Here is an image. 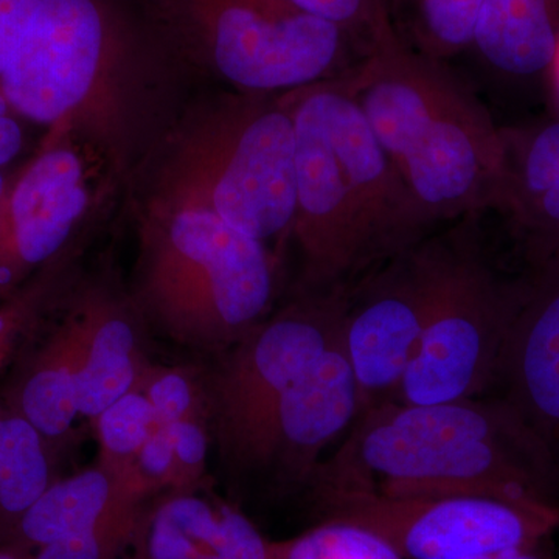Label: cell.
Returning <instances> with one entry per match:
<instances>
[{
  "instance_id": "1",
  "label": "cell",
  "mask_w": 559,
  "mask_h": 559,
  "mask_svg": "<svg viewBox=\"0 0 559 559\" xmlns=\"http://www.w3.org/2000/svg\"><path fill=\"white\" fill-rule=\"evenodd\" d=\"M323 496H503L559 503V460L503 399L384 403L362 412L312 474Z\"/></svg>"
},
{
  "instance_id": "2",
  "label": "cell",
  "mask_w": 559,
  "mask_h": 559,
  "mask_svg": "<svg viewBox=\"0 0 559 559\" xmlns=\"http://www.w3.org/2000/svg\"><path fill=\"white\" fill-rule=\"evenodd\" d=\"M296 134V230L307 280L341 288L426 238L423 215L341 76L301 87Z\"/></svg>"
},
{
  "instance_id": "3",
  "label": "cell",
  "mask_w": 559,
  "mask_h": 559,
  "mask_svg": "<svg viewBox=\"0 0 559 559\" xmlns=\"http://www.w3.org/2000/svg\"><path fill=\"white\" fill-rule=\"evenodd\" d=\"M341 80L432 226L495 209L502 128L439 60L393 33Z\"/></svg>"
},
{
  "instance_id": "4",
  "label": "cell",
  "mask_w": 559,
  "mask_h": 559,
  "mask_svg": "<svg viewBox=\"0 0 559 559\" xmlns=\"http://www.w3.org/2000/svg\"><path fill=\"white\" fill-rule=\"evenodd\" d=\"M148 249L143 301L179 344L218 355L270 310L275 293L270 250L215 210L176 213Z\"/></svg>"
},
{
  "instance_id": "5",
  "label": "cell",
  "mask_w": 559,
  "mask_h": 559,
  "mask_svg": "<svg viewBox=\"0 0 559 559\" xmlns=\"http://www.w3.org/2000/svg\"><path fill=\"white\" fill-rule=\"evenodd\" d=\"M345 286L318 290L261 320L205 369L210 430L221 463L255 471L261 437L280 401L337 340L347 311Z\"/></svg>"
},
{
  "instance_id": "6",
  "label": "cell",
  "mask_w": 559,
  "mask_h": 559,
  "mask_svg": "<svg viewBox=\"0 0 559 559\" xmlns=\"http://www.w3.org/2000/svg\"><path fill=\"white\" fill-rule=\"evenodd\" d=\"M473 235L465 224L454 229L439 296L392 403L477 399L498 381L522 282L500 278Z\"/></svg>"
},
{
  "instance_id": "7",
  "label": "cell",
  "mask_w": 559,
  "mask_h": 559,
  "mask_svg": "<svg viewBox=\"0 0 559 559\" xmlns=\"http://www.w3.org/2000/svg\"><path fill=\"white\" fill-rule=\"evenodd\" d=\"M323 518L380 533L404 559H463L532 546L559 530V503L503 496H388L352 491L314 500Z\"/></svg>"
},
{
  "instance_id": "8",
  "label": "cell",
  "mask_w": 559,
  "mask_h": 559,
  "mask_svg": "<svg viewBox=\"0 0 559 559\" xmlns=\"http://www.w3.org/2000/svg\"><path fill=\"white\" fill-rule=\"evenodd\" d=\"M452 238L454 230L423 238L348 290L342 342L358 382L360 414L395 401L439 296Z\"/></svg>"
},
{
  "instance_id": "9",
  "label": "cell",
  "mask_w": 559,
  "mask_h": 559,
  "mask_svg": "<svg viewBox=\"0 0 559 559\" xmlns=\"http://www.w3.org/2000/svg\"><path fill=\"white\" fill-rule=\"evenodd\" d=\"M102 20L92 0H40L0 75L11 109L57 123L91 91L102 55Z\"/></svg>"
},
{
  "instance_id": "10",
  "label": "cell",
  "mask_w": 559,
  "mask_h": 559,
  "mask_svg": "<svg viewBox=\"0 0 559 559\" xmlns=\"http://www.w3.org/2000/svg\"><path fill=\"white\" fill-rule=\"evenodd\" d=\"M345 33L290 5L267 10L238 3L216 24L215 62L245 90H301L320 83L340 64Z\"/></svg>"
},
{
  "instance_id": "11",
  "label": "cell",
  "mask_w": 559,
  "mask_h": 559,
  "mask_svg": "<svg viewBox=\"0 0 559 559\" xmlns=\"http://www.w3.org/2000/svg\"><path fill=\"white\" fill-rule=\"evenodd\" d=\"M212 210L263 242L293 229L297 173L289 108L257 106L242 112L213 186Z\"/></svg>"
},
{
  "instance_id": "12",
  "label": "cell",
  "mask_w": 559,
  "mask_h": 559,
  "mask_svg": "<svg viewBox=\"0 0 559 559\" xmlns=\"http://www.w3.org/2000/svg\"><path fill=\"white\" fill-rule=\"evenodd\" d=\"M360 414V396L342 331L280 401L259 448L255 471L280 488L308 487L323 451Z\"/></svg>"
},
{
  "instance_id": "13",
  "label": "cell",
  "mask_w": 559,
  "mask_h": 559,
  "mask_svg": "<svg viewBox=\"0 0 559 559\" xmlns=\"http://www.w3.org/2000/svg\"><path fill=\"white\" fill-rule=\"evenodd\" d=\"M83 165L68 148L43 151L0 201V304L64 248L83 215Z\"/></svg>"
},
{
  "instance_id": "14",
  "label": "cell",
  "mask_w": 559,
  "mask_h": 559,
  "mask_svg": "<svg viewBox=\"0 0 559 559\" xmlns=\"http://www.w3.org/2000/svg\"><path fill=\"white\" fill-rule=\"evenodd\" d=\"M498 381L503 400L559 460V260L522 282Z\"/></svg>"
},
{
  "instance_id": "15",
  "label": "cell",
  "mask_w": 559,
  "mask_h": 559,
  "mask_svg": "<svg viewBox=\"0 0 559 559\" xmlns=\"http://www.w3.org/2000/svg\"><path fill=\"white\" fill-rule=\"evenodd\" d=\"M128 559H272L271 539L242 511L204 488L151 498Z\"/></svg>"
},
{
  "instance_id": "16",
  "label": "cell",
  "mask_w": 559,
  "mask_h": 559,
  "mask_svg": "<svg viewBox=\"0 0 559 559\" xmlns=\"http://www.w3.org/2000/svg\"><path fill=\"white\" fill-rule=\"evenodd\" d=\"M503 175L495 209L532 270L559 260V120L502 128Z\"/></svg>"
},
{
  "instance_id": "17",
  "label": "cell",
  "mask_w": 559,
  "mask_h": 559,
  "mask_svg": "<svg viewBox=\"0 0 559 559\" xmlns=\"http://www.w3.org/2000/svg\"><path fill=\"white\" fill-rule=\"evenodd\" d=\"M80 329L75 314L20 359L5 409L27 419L57 457L80 417Z\"/></svg>"
},
{
  "instance_id": "18",
  "label": "cell",
  "mask_w": 559,
  "mask_h": 559,
  "mask_svg": "<svg viewBox=\"0 0 559 559\" xmlns=\"http://www.w3.org/2000/svg\"><path fill=\"white\" fill-rule=\"evenodd\" d=\"M80 329V417L92 423L138 388L150 366L142 322L123 305L91 296L73 312Z\"/></svg>"
},
{
  "instance_id": "19",
  "label": "cell",
  "mask_w": 559,
  "mask_h": 559,
  "mask_svg": "<svg viewBox=\"0 0 559 559\" xmlns=\"http://www.w3.org/2000/svg\"><path fill=\"white\" fill-rule=\"evenodd\" d=\"M146 500L131 484L97 462L73 476L55 480L25 513L3 547L28 554L138 510Z\"/></svg>"
},
{
  "instance_id": "20",
  "label": "cell",
  "mask_w": 559,
  "mask_h": 559,
  "mask_svg": "<svg viewBox=\"0 0 559 559\" xmlns=\"http://www.w3.org/2000/svg\"><path fill=\"white\" fill-rule=\"evenodd\" d=\"M558 40L550 0H484L473 38L481 57L511 76L550 70Z\"/></svg>"
},
{
  "instance_id": "21",
  "label": "cell",
  "mask_w": 559,
  "mask_h": 559,
  "mask_svg": "<svg viewBox=\"0 0 559 559\" xmlns=\"http://www.w3.org/2000/svg\"><path fill=\"white\" fill-rule=\"evenodd\" d=\"M55 455L27 419L0 409V547L39 496L58 479Z\"/></svg>"
},
{
  "instance_id": "22",
  "label": "cell",
  "mask_w": 559,
  "mask_h": 559,
  "mask_svg": "<svg viewBox=\"0 0 559 559\" xmlns=\"http://www.w3.org/2000/svg\"><path fill=\"white\" fill-rule=\"evenodd\" d=\"M272 559H404L384 536L344 518H323L294 538L271 540Z\"/></svg>"
},
{
  "instance_id": "23",
  "label": "cell",
  "mask_w": 559,
  "mask_h": 559,
  "mask_svg": "<svg viewBox=\"0 0 559 559\" xmlns=\"http://www.w3.org/2000/svg\"><path fill=\"white\" fill-rule=\"evenodd\" d=\"M94 426L100 448L98 463L139 491L132 481V466L151 433L159 428L148 400L140 390H131L106 407Z\"/></svg>"
},
{
  "instance_id": "24",
  "label": "cell",
  "mask_w": 559,
  "mask_h": 559,
  "mask_svg": "<svg viewBox=\"0 0 559 559\" xmlns=\"http://www.w3.org/2000/svg\"><path fill=\"white\" fill-rule=\"evenodd\" d=\"M135 389L148 400L159 426L193 417L210 419L207 378L201 367L150 362Z\"/></svg>"
},
{
  "instance_id": "25",
  "label": "cell",
  "mask_w": 559,
  "mask_h": 559,
  "mask_svg": "<svg viewBox=\"0 0 559 559\" xmlns=\"http://www.w3.org/2000/svg\"><path fill=\"white\" fill-rule=\"evenodd\" d=\"M484 0H418L417 31L421 53L441 57L473 43Z\"/></svg>"
},
{
  "instance_id": "26",
  "label": "cell",
  "mask_w": 559,
  "mask_h": 559,
  "mask_svg": "<svg viewBox=\"0 0 559 559\" xmlns=\"http://www.w3.org/2000/svg\"><path fill=\"white\" fill-rule=\"evenodd\" d=\"M142 507L103 522L98 527L80 535L58 539L21 555L25 559H124L130 550Z\"/></svg>"
},
{
  "instance_id": "27",
  "label": "cell",
  "mask_w": 559,
  "mask_h": 559,
  "mask_svg": "<svg viewBox=\"0 0 559 559\" xmlns=\"http://www.w3.org/2000/svg\"><path fill=\"white\" fill-rule=\"evenodd\" d=\"M294 7L337 25L345 35L366 38L369 49L374 43L393 35V0H289Z\"/></svg>"
},
{
  "instance_id": "28",
  "label": "cell",
  "mask_w": 559,
  "mask_h": 559,
  "mask_svg": "<svg viewBox=\"0 0 559 559\" xmlns=\"http://www.w3.org/2000/svg\"><path fill=\"white\" fill-rule=\"evenodd\" d=\"M50 274L39 275L31 285L22 286L0 304V374L9 366L21 341L38 323L50 299Z\"/></svg>"
},
{
  "instance_id": "29",
  "label": "cell",
  "mask_w": 559,
  "mask_h": 559,
  "mask_svg": "<svg viewBox=\"0 0 559 559\" xmlns=\"http://www.w3.org/2000/svg\"><path fill=\"white\" fill-rule=\"evenodd\" d=\"M170 436L176 465H178V491L205 488L210 448L209 417L180 419L164 426Z\"/></svg>"
},
{
  "instance_id": "30",
  "label": "cell",
  "mask_w": 559,
  "mask_h": 559,
  "mask_svg": "<svg viewBox=\"0 0 559 559\" xmlns=\"http://www.w3.org/2000/svg\"><path fill=\"white\" fill-rule=\"evenodd\" d=\"M132 481L148 500L164 492L178 491V465L170 436L164 426L151 433L139 452L132 466Z\"/></svg>"
},
{
  "instance_id": "31",
  "label": "cell",
  "mask_w": 559,
  "mask_h": 559,
  "mask_svg": "<svg viewBox=\"0 0 559 559\" xmlns=\"http://www.w3.org/2000/svg\"><path fill=\"white\" fill-rule=\"evenodd\" d=\"M39 3L40 0H0V75L13 57Z\"/></svg>"
},
{
  "instance_id": "32",
  "label": "cell",
  "mask_w": 559,
  "mask_h": 559,
  "mask_svg": "<svg viewBox=\"0 0 559 559\" xmlns=\"http://www.w3.org/2000/svg\"><path fill=\"white\" fill-rule=\"evenodd\" d=\"M11 110L13 109L0 91V167L13 160L24 145V132Z\"/></svg>"
},
{
  "instance_id": "33",
  "label": "cell",
  "mask_w": 559,
  "mask_h": 559,
  "mask_svg": "<svg viewBox=\"0 0 559 559\" xmlns=\"http://www.w3.org/2000/svg\"><path fill=\"white\" fill-rule=\"evenodd\" d=\"M488 559H557L554 549H551L550 538L539 540L532 546L521 547V549L499 551L492 554Z\"/></svg>"
},
{
  "instance_id": "34",
  "label": "cell",
  "mask_w": 559,
  "mask_h": 559,
  "mask_svg": "<svg viewBox=\"0 0 559 559\" xmlns=\"http://www.w3.org/2000/svg\"><path fill=\"white\" fill-rule=\"evenodd\" d=\"M0 559H25L17 551L7 549V547H0Z\"/></svg>"
},
{
  "instance_id": "35",
  "label": "cell",
  "mask_w": 559,
  "mask_h": 559,
  "mask_svg": "<svg viewBox=\"0 0 559 559\" xmlns=\"http://www.w3.org/2000/svg\"><path fill=\"white\" fill-rule=\"evenodd\" d=\"M551 72H554L555 84H557L559 92V40L557 47V55H555L554 64H551Z\"/></svg>"
},
{
  "instance_id": "36",
  "label": "cell",
  "mask_w": 559,
  "mask_h": 559,
  "mask_svg": "<svg viewBox=\"0 0 559 559\" xmlns=\"http://www.w3.org/2000/svg\"><path fill=\"white\" fill-rule=\"evenodd\" d=\"M7 182L3 176L0 175V201H2L3 193H5Z\"/></svg>"
},
{
  "instance_id": "37",
  "label": "cell",
  "mask_w": 559,
  "mask_h": 559,
  "mask_svg": "<svg viewBox=\"0 0 559 559\" xmlns=\"http://www.w3.org/2000/svg\"><path fill=\"white\" fill-rule=\"evenodd\" d=\"M124 559H128L127 557H124Z\"/></svg>"
}]
</instances>
